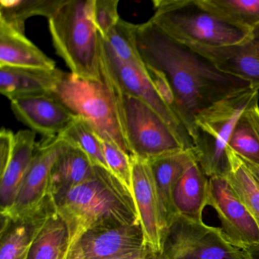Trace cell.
<instances>
[{"mask_svg":"<svg viewBox=\"0 0 259 259\" xmlns=\"http://www.w3.org/2000/svg\"><path fill=\"white\" fill-rule=\"evenodd\" d=\"M135 34L145 66L160 71L169 81L175 98L174 113L193 143L195 119L200 112L251 88L246 81L221 72L189 47L172 40L150 20L136 25Z\"/></svg>","mask_w":259,"mask_h":259,"instance_id":"cell-1","label":"cell"},{"mask_svg":"<svg viewBox=\"0 0 259 259\" xmlns=\"http://www.w3.org/2000/svg\"><path fill=\"white\" fill-rule=\"evenodd\" d=\"M69 231V252L91 229L111 223L140 224L130 192L106 169L52 199Z\"/></svg>","mask_w":259,"mask_h":259,"instance_id":"cell-2","label":"cell"},{"mask_svg":"<svg viewBox=\"0 0 259 259\" xmlns=\"http://www.w3.org/2000/svg\"><path fill=\"white\" fill-rule=\"evenodd\" d=\"M92 0H63L48 19L56 53L71 73L103 81L101 35L92 17Z\"/></svg>","mask_w":259,"mask_h":259,"instance_id":"cell-3","label":"cell"},{"mask_svg":"<svg viewBox=\"0 0 259 259\" xmlns=\"http://www.w3.org/2000/svg\"><path fill=\"white\" fill-rule=\"evenodd\" d=\"M149 19L165 34L185 46L239 45L251 32L236 28L206 10L199 0H154Z\"/></svg>","mask_w":259,"mask_h":259,"instance_id":"cell-4","label":"cell"},{"mask_svg":"<svg viewBox=\"0 0 259 259\" xmlns=\"http://www.w3.org/2000/svg\"><path fill=\"white\" fill-rule=\"evenodd\" d=\"M258 101L259 91L249 88L214 103L197 115L194 150L198 164L208 178L227 174L232 133L242 113Z\"/></svg>","mask_w":259,"mask_h":259,"instance_id":"cell-5","label":"cell"},{"mask_svg":"<svg viewBox=\"0 0 259 259\" xmlns=\"http://www.w3.org/2000/svg\"><path fill=\"white\" fill-rule=\"evenodd\" d=\"M51 95L81 118L101 140L112 142L130 154L116 96L106 81L63 72Z\"/></svg>","mask_w":259,"mask_h":259,"instance_id":"cell-6","label":"cell"},{"mask_svg":"<svg viewBox=\"0 0 259 259\" xmlns=\"http://www.w3.org/2000/svg\"><path fill=\"white\" fill-rule=\"evenodd\" d=\"M130 154L149 160L186 149L172 128L142 100L113 89Z\"/></svg>","mask_w":259,"mask_h":259,"instance_id":"cell-7","label":"cell"},{"mask_svg":"<svg viewBox=\"0 0 259 259\" xmlns=\"http://www.w3.org/2000/svg\"><path fill=\"white\" fill-rule=\"evenodd\" d=\"M148 259H254L233 246L220 227L178 215L168 230L163 251Z\"/></svg>","mask_w":259,"mask_h":259,"instance_id":"cell-8","label":"cell"},{"mask_svg":"<svg viewBox=\"0 0 259 259\" xmlns=\"http://www.w3.org/2000/svg\"><path fill=\"white\" fill-rule=\"evenodd\" d=\"M101 54L104 81L116 92L142 100L172 128L186 149L194 148L193 142L186 128L156 90L147 68L141 69L122 62L115 55L101 36Z\"/></svg>","mask_w":259,"mask_h":259,"instance_id":"cell-9","label":"cell"},{"mask_svg":"<svg viewBox=\"0 0 259 259\" xmlns=\"http://www.w3.org/2000/svg\"><path fill=\"white\" fill-rule=\"evenodd\" d=\"M60 136L43 138L37 142L34 157L16 201L1 211L3 221L31 220L41 214L52 204L51 177L53 167L64 148Z\"/></svg>","mask_w":259,"mask_h":259,"instance_id":"cell-10","label":"cell"},{"mask_svg":"<svg viewBox=\"0 0 259 259\" xmlns=\"http://www.w3.org/2000/svg\"><path fill=\"white\" fill-rule=\"evenodd\" d=\"M133 197L150 254H161L169 226L166 211L148 160L131 155Z\"/></svg>","mask_w":259,"mask_h":259,"instance_id":"cell-11","label":"cell"},{"mask_svg":"<svg viewBox=\"0 0 259 259\" xmlns=\"http://www.w3.org/2000/svg\"><path fill=\"white\" fill-rule=\"evenodd\" d=\"M208 206L218 213L221 231L233 246L259 251V229L246 207L224 177L209 178Z\"/></svg>","mask_w":259,"mask_h":259,"instance_id":"cell-12","label":"cell"},{"mask_svg":"<svg viewBox=\"0 0 259 259\" xmlns=\"http://www.w3.org/2000/svg\"><path fill=\"white\" fill-rule=\"evenodd\" d=\"M72 249L81 259H117L148 251L140 224L121 223L91 229Z\"/></svg>","mask_w":259,"mask_h":259,"instance_id":"cell-13","label":"cell"},{"mask_svg":"<svg viewBox=\"0 0 259 259\" xmlns=\"http://www.w3.org/2000/svg\"><path fill=\"white\" fill-rule=\"evenodd\" d=\"M10 105L18 120L43 138L58 136L76 116L52 95L15 98Z\"/></svg>","mask_w":259,"mask_h":259,"instance_id":"cell-14","label":"cell"},{"mask_svg":"<svg viewBox=\"0 0 259 259\" xmlns=\"http://www.w3.org/2000/svg\"><path fill=\"white\" fill-rule=\"evenodd\" d=\"M207 59L221 72L243 80L259 91V26L245 41L232 46L189 47Z\"/></svg>","mask_w":259,"mask_h":259,"instance_id":"cell-15","label":"cell"},{"mask_svg":"<svg viewBox=\"0 0 259 259\" xmlns=\"http://www.w3.org/2000/svg\"><path fill=\"white\" fill-rule=\"evenodd\" d=\"M30 130L15 134L13 152L5 166L0 168L1 211L13 205L34 157L37 142Z\"/></svg>","mask_w":259,"mask_h":259,"instance_id":"cell-16","label":"cell"},{"mask_svg":"<svg viewBox=\"0 0 259 259\" xmlns=\"http://www.w3.org/2000/svg\"><path fill=\"white\" fill-rule=\"evenodd\" d=\"M63 71L0 66V92L10 101L31 95H51Z\"/></svg>","mask_w":259,"mask_h":259,"instance_id":"cell-17","label":"cell"},{"mask_svg":"<svg viewBox=\"0 0 259 259\" xmlns=\"http://www.w3.org/2000/svg\"><path fill=\"white\" fill-rule=\"evenodd\" d=\"M195 160L197 157L194 148L179 150L148 160L166 211L169 227L178 216L174 202L176 185Z\"/></svg>","mask_w":259,"mask_h":259,"instance_id":"cell-18","label":"cell"},{"mask_svg":"<svg viewBox=\"0 0 259 259\" xmlns=\"http://www.w3.org/2000/svg\"><path fill=\"white\" fill-rule=\"evenodd\" d=\"M0 66L57 69L56 63L20 31L0 21Z\"/></svg>","mask_w":259,"mask_h":259,"instance_id":"cell-19","label":"cell"},{"mask_svg":"<svg viewBox=\"0 0 259 259\" xmlns=\"http://www.w3.org/2000/svg\"><path fill=\"white\" fill-rule=\"evenodd\" d=\"M174 202L177 214L203 221V212L209 202V178L197 160L190 163L177 182Z\"/></svg>","mask_w":259,"mask_h":259,"instance_id":"cell-20","label":"cell"},{"mask_svg":"<svg viewBox=\"0 0 259 259\" xmlns=\"http://www.w3.org/2000/svg\"><path fill=\"white\" fill-rule=\"evenodd\" d=\"M96 169L83 151L66 142L51 172V198L90 180Z\"/></svg>","mask_w":259,"mask_h":259,"instance_id":"cell-21","label":"cell"},{"mask_svg":"<svg viewBox=\"0 0 259 259\" xmlns=\"http://www.w3.org/2000/svg\"><path fill=\"white\" fill-rule=\"evenodd\" d=\"M69 247L67 227L53 204L37 228L28 259H66Z\"/></svg>","mask_w":259,"mask_h":259,"instance_id":"cell-22","label":"cell"},{"mask_svg":"<svg viewBox=\"0 0 259 259\" xmlns=\"http://www.w3.org/2000/svg\"><path fill=\"white\" fill-rule=\"evenodd\" d=\"M27 221H3L0 259H28L37 228L48 209Z\"/></svg>","mask_w":259,"mask_h":259,"instance_id":"cell-23","label":"cell"},{"mask_svg":"<svg viewBox=\"0 0 259 259\" xmlns=\"http://www.w3.org/2000/svg\"><path fill=\"white\" fill-rule=\"evenodd\" d=\"M229 168L224 178L246 207L259 229V183L242 159L228 147Z\"/></svg>","mask_w":259,"mask_h":259,"instance_id":"cell-24","label":"cell"},{"mask_svg":"<svg viewBox=\"0 0 259 259\" xmlns=\"http://www.w3.org/2000/svg\"><path fill=\"white\" fill-rule=\"evenodd\" d=\"M224 22L251 33L259 26V0H199Z\"/></svg>","mask_w":259,"mask_h":259,"instance_id":"cell-25","label":"cell"},{"mask_svg":"<svg viewBox=\"0 0 259 259\" xmlns=\"http://www.w3.org/2000/svg\"><path fill=\"white\" fill-rule=\"evenodd\" d=\"M229 148L247 161L259 166V105L250 106L241 115Z\"/></svg>","mask_w":259,"mask_h":259,"instance_id":"cell-26","label":"cell"},{"mask_svg":"<svg viewBox=\"0 0 259 259\" xmlns=\"http://www.w3.org/2000/svg\"><path fill=\"white\" fill-rule=\"evenodd\" d=\"M63 0H1L0 21L25 34V22L34 16L50 19Z\"/></svg>","mask_w":259,"mask_h":259,"instance_id":"cell-27","label":"cell"},{"mask_svg":"<svg viewBox=\"0 0 259 259\" xmlns=\"http://www.w3.org/2000/svg\"><path fill=\"white\" fill-rule=\"evenodd\" d=\"M59 136L69 145L79 148L90 159L94 166L109 171L104 158L101 139L81 118L75 116L69 126Z\"/></svg>","mask_w":259,"mask_h":259,"instance_id":"cell-28","label":"cell"},{"mask_svg":"<svg viewBox=\"0 0 259 259\" xmlns=\"http://www.w3.org/2000/svg\"><path fill=\"white\" fill-rule=\"evenodd\" d=\"M136 25L120 19L105 37H102L115 55L124 63L145 69L136 42Z\"/></svg>","mask_w":259,"mask_h":259,"instance_id":"cell-29","label":"cell"},{"mask_svg":"<svg viewBox=\"0 0 259 259\" xmlns=\"http://www.w3.org/2000/svg\"><path fill=\"white\" fill-rule=\"evenodd\" d=\"M101 143L109 171L133 197L131 155L108 141L101 140Z\"/></svg>","mask_w":259,"mask_h":259,"instance_id":"cell-30","label":"cell"},{"mask_svg":"<svg viewBox=\"0 0 259 259\" xmlns=\"http://www.w3.org/2000/svg\"><path fill=\"white\" fill-rule=\"evenodd\" d=\"M119 4V0H92V21L101 37H105L120 20Z\"/></svg>","mask_w":259,"mask_h":259,"instance_id":"cell-31","label":"cell"},{"mask_svg":"<svg viewBox=\"0 0 259 259\" xmlns=\"http://www.w3.org/2000/svg\"><path fill=\"white\" fill-rule=\"evenodd\" d=\"M241 158H242V157H241ZM242 160H243L248 170L251 172L253 177H254V178L256 179V180L259 183V166L254 164V163H251V162L247 161V160H244V159H242Z\"/></svg>","mask_w":259,"mask_h":259,"instance_id":"cell-32","label":"cell"},{"mask_svg":"<svg viewBox=\"0 0 259 259\" xmlns=\"http://www.w3.org/2000/svg\"><path fill=\"white\" fill-rule=\"evenodd\" d=\"M66 259H81L78 256V253L74 249L70 250L68 253L67 258Z\"/></svg>","mask_w":259,"mask_h":259,"instance_id":"cell-33","label":"cell"}]
</instances>
